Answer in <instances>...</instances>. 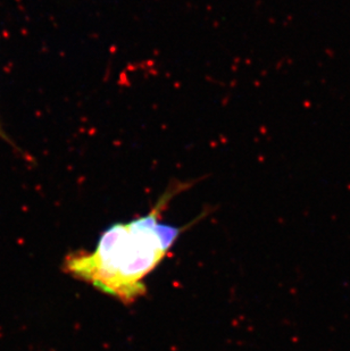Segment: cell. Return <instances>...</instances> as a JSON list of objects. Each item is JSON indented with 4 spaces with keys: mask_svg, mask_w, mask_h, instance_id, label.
<instances>
[{
    "mask_svg": "<svg viewBox=\"0 0 350 351\" xmlns=\"http://www.w3.org/2000/svg\"><path fill=\"white\" fill-rule=\"evenodd\" d=\"M184 189L185 184L174 185L148 214L109 226L93 251L67 256L65 271L124 303H132L146 294V277L157 268L189 226L162 222V214L169 201Z\"/></svg>",
    "mask_w": 350,
    "mask_h": 351,
    "instance_id": "6da1fadb",
    "label": "cell"
},
{
    "mask_svg": "<svg viewBox=\"0 0 350 351\" xmlns=\"http://www.w3.org/2000/svg\"><path fill=\"white\" fill-rule=\"evenodd\" d=\"M0 138H2V139H7V138H6V134H5L3 129H2V126H1V124H0Z\"/></svg>",
    "mask_w": 350,
    "mask_h": 351,
    "instance_id": "7a4b0ae2",
    "label": "cell"
}]
</instances>
